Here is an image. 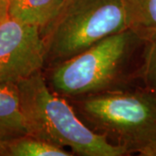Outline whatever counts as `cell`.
Instances as JSON below:
<instances>
[{
	"label": "cell",
	"instance_id": "12",
	"mask_svg": "<svg viewBox=\"0 0 156 156\" xmlns=\"http://www.w3.org/2000/svg\"><path fill=\"white\" fill-rule=\"evenodd\" d=\"M9 0H0V21L8 17Z\"/></svg>",
	"mask_w": 156,
	"mask_h": 156
},
{
	"label": "cell",
	"instance_id": "4",
	"mask_svg": "<svg viewBox=\"0 0 156 156\" xmlns=\"http://www.w3.org/2000/svg\"><path fill=\"white\" fill-rule=\"evenodd\" d=\"M127 28L123 0H64L56 17L40 30L50 67Z\"/></svg>",
	"mask_w": 156,
	"mask_h": 156
},
{
	"label": "cell",
	"instance_id": "2",
	"mask_svg": "<svg viewBox=\"0 0 156 156\" xmlns=\"http://www.w3.org/2000/svg\"><path fill=\"white\" fill-rule=\"evenodd\" d=\"M68 99L85 125L129 154L156 137L154 90L122 88Z\"/></svg>",
	"mask_w": 156,
	"mask_h": 156
},
{
	"label": "cell",
	"instance_id": "7",
	"mask_svg": "<svg viewBox=\"0 0 156 156\" xmlns=\"http://www.w3.org/2000/svg\"><path fill=\"white\" fill-rule=\"evenodd\" d=\"M127 28L143 43L156 42V0H123Z\"/></svg>",
	"mask_w": 156,
	"mask_h": 156
},
{
	"label": "cell",
	"instance_id": "8",
	"mask_svg": "<svg viewBox=\"0 0 156 156\" xmlns=\"http://www.w3.org/2000/svg\"><path fill=\"white\" fill-rule=\"evenodd\" d=\"M64 0H11L8 16L19 22L44 29L56 17Z\"/></svg>",
	"mask_w": 156,
	"mask_h": 156
},
{
	"label": "cell",
	"instance_id": "6",
	"mask_svg": "<svg viewBox=\"0 0 156 156\" xmlns=\"http://www.w3.org/2000/svg\"><path fill=\"white\" fill-rule=\"evenodd\" d=\"M27 134L16 85L0 84V153L12 140Z\"/></svg>",
	"mask_w": 156,
	"mask_h": 156
},
{
	"label": "cell",
	"instance_id": "10",
	"mask_svg": "<svg viewBox=\"0 0 156 156\" xmlns=\"http://www.w3.org/2000/svg\"><path fill=\"white\" fill-rule=\"evenodd\" d=\"M134 76L142 80L144 87L156 91V42L146 44L142 62Z\"/></svg>",
	"mask_w": 156,
	"mask_h": 156
},
{
	"label": "cell",
	"instance_id": "1",
	"mask_svg": "<svg viewBox=\"0 0 156 156\" xmlns=\"http://www.w3.org/2000/svg\"><path fill=\"white\" fill-rule=\"evenodd\" d=\"M16 87L28 135L62 148L67 147L74 155L129 154L85 125L70 103L49 87L41 71L18 82Z\"/></svg>",
	"mask_w": 156,
	"mask_h": 156
},
{
	"label": "cell",
	"instance_id": "11",
	"mask_svg": "<svg viewBox=\"0 0 156 156\" xmlns=\"http://www.w3.org/2000/svg\"><path fill=\"white\" fill-rule=\"evenodd\" d=\"M138 155L156 156V137L137 151Z\"/></svg>",
	"mask_w": 156,
	"mask_h": 156
},
{
	"label": "cell",
	"instance_id": "3",
	"mask_svg": "<svg viewBox=\"0 0 156 156\" xmlns=\"http://www.w3.org/2000/svg\"><path fill=\"white\" fill-rule=\"evenodd\" d=\"M141 43L130 30L113 34L51 66L46 82L55 93L66 98L126 88L127 69Z\"/></svg>",
	"mask_w": 156,
	"mask_h": 156
},
{
	"label": "cell",
	"instance_id": "5",
	"mask_svg": "<svg viewBox=\"0 0 156 156\" xmlns=\"http://www.w3.org/2000/svg\"><path fill=\"white\" fill-rule=\"evenodd\" d=\"M45 66L38 27L8 17L0 21V84L16 85Z\"/></svg>",
	"mask_w": 156,
	"mask_h": 156
},
{
	"label": "cell",
	"instance_id": "13",
	"mask_svg": "<svg viewBox=\"0 0 156 156\" xmlns=\"http://www.w3.org/2000/svg\"><path fill=\"white\" fill-rule=\"evenodd\" d=\"M10 1H11V0H9V2H10Z\"/></svg>",
	"mask_w": 156,
	"mask_h": 156
},
{
	"label": "cell",
	"instance_id": "9",
	"mask_svg": "<svg viewBox=\"0 0 156 156\" xmlns=\"http://www.w3.org/2000/svg\"><path fill=\"white\" fill-rule=\"evenodd\" d=\"M0 155L72 156L74 154L71 151L27 134L10 142L0 153Z\"/></svg>",
	"mask_w": 156,
	"mask_h": 156
}]
</instances>
